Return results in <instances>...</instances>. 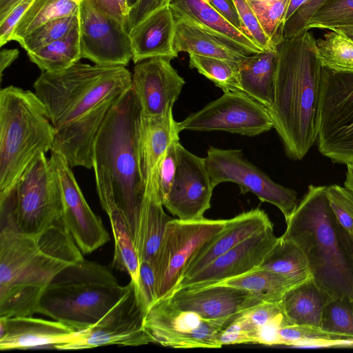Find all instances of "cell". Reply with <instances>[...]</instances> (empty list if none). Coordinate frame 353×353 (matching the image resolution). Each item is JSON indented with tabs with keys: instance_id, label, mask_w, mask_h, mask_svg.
<instances>
[{
	"instance_id": "obj_1",
	"label": "cell",
	"mask_w": 353,
	"mask_h": 353,
	"mask_svg": "<svg viewBox=\"0 0 353 353\" xmlns=\"http://www.w3.org/2000/svg\"><path fill=\"white\" fill-rule=\"evenodd\" d=\"M132 85L125 66L77 62L63 70L42 72L33 83L55 130L51 151L71 167L92 168L96 135L117 99Z\"/></svg>"
},
{
	"instance_id": "obj_2",
	"label": "cell",
	"mask_w": 353,
	"mask_h": 353,
	"mask_svg": "<svg viewBox=\"0 0 353 353\" xmlns=\"http://www.w3.org/2000/svg\"><path fill=\"white\" fill-rule=\"evenodd\" d=\"M14 196L15 185L0 192V317L32 316L54 276L83 259L63 219L37 234L21 232Z\"/></svg>"
},
{
	"instance_id": "obj_3",
	"label": "cell",
	"mask_w": 353,
	"mask_h": 353,
	"mask_svg": "<svg viewBox=\"0 0 353 353\" xmlns=\"http://www.w3.org/2000/svg\"><path fill=\"white\" fill-rule=\"evenodd\" d=\"M141 106L132 85L114 101L96 135L92 168L101 207L115 203L134 243L145 190L139 162Z\"/></svg>"
},
{
	"instance_id": "obj_4",
	"label": "cell",
	"mask_w": 353,
	"mask_h": 353,
	"mask_svg": "<svg viewBox=\"0 0 353 353\" xmlns=\"http://www.w3.org/2000/svg\"><path fill=\"white\" fill-rule=\"evenodd\" d=\"M274 101L268 109L287 155L302 159L317 139L322 65L309 30L276 46Z\"/></svg>"
},
{
	"instance_id": "obj_5",
	"label": "cell",
	"mask_w": 353,
	"mask_h": 353,
	"mask_svg": "<svg viewBox=\"0 0 353 353\" xmlns=\"http://www.w3.org/2000/svg\"><path fill=\"white\" fill-rule=\"evenodd\" d=\"M327 186L310 185L286 222L282 238L302 251L316 284L333 299L353 303L351 234L329 205Z\"/></svg>"
},
{
	"instance_id": "obj_6",
	"label": "cell",
	"mask_w": 353,
	"mask_h": 353,
	"mask_svg": "<svg viewBox=\"0 0 353 353\" xmlns=\"http://www.w3.org/2000/svg\"><path fill=\"white\" fill-rule=\"evenodd\" d=\"M125 289L107 267L83 259L54 276L41 296L37 313L81 331L97 323Z\"/></svg>"
},
{
	"instance_id": "obj_7",
	"label": "cell",
	"mask_w": 353,
	"mask_h": 353,
	"mask_svg": "<svg viewBox=\"0 0 353 353\" xmlns=\"http://www.w3.org/2000/svg\"><path fill=\"white\" fill-rule=\"evenodd\" d=\"M55 130L35 92L9 85L0 91V192L15 185L29 163L51 151Z\"/></svg>"
},
{
	"instance_id": "obj_8",
	"label": "cell",
	"mask_w": 353,
	"mask_h": 353,
	"mask_svg": "<svg viewBox=\"0 0 353 353\" xmlns=\"http://www.w3.org/2000/svg\"><path fill=\"white\" fill-rule=\"evenodd\" d=\"M316 141L333 161L353 162V72L322 67Z\"/></svg>"
},
{
	"instance_id": "obj_9",
	"label": "cell",
	"mask_w": 353,
	"mask_h": 353,
	"mask_svg": "<svg viewBox=\"0 0 353 353\" xmlns=\"http://www.w3.org/2000/svg\"><path fill=\"white\" fill-rule=\"evenodd\" d=\"M13 218L22 232H42L63 219V197L57 169L46 154L36 157L15 184Z\"/></svg>"
},
{
	"instance_id": "obj_10",
	"label": "cell",
	"mask_w": 353,
	"mask_h": 353,
	"mask_svg": "<svg viewBox=\"0 0 353 353\" xmlns=\"http://www.w3.org/2000/svg\"><path fill=\"white\" fill-rule=\"evenodd\" d=\"M228 219H171L166 225L159 247L151 261L157 299L170 297L184 270L199 250L226 227Z\"/></svg>"
},
{
	"instance_id": "obj_11",
	"label": "cell",
	"mask_w": 353,
	"mask_h": 353,
	"mask_svg": "<svg viewBox=\"0 0 353 353\" xmlns=\"http://www.w3.org/2000/svg\"><path fill=\"white\" fill-rule=\"evenodd\" d=\"M214 188L223 182L236 183L241 192H252L262 202L277 207L287 221L297 205V194L273 181L265 172L246 160L241 150L211 146L205 158Z\"/></svg>"
},
{
	"instance_id": "obj_12",
	"label": "cell",
	"mask_w": 353,
	"mask_h": 353,
	"mask_svg": "<svg viewBox=\"0 0 353 353\" xmlns=\"http://www.w3.org/2000/svg\"><path fill=\"white\" fill-rule=\"evenodd\" d=\"M176 127L179 132L224 131L254 137L274 128L268 108L242 91L223 92Z\"/></svg>"
},
{
	"instance_id": "obj_13",
	"label": "cell",
	"mask_w": 353,
	"mask_h": 353,
	"mask_svg": "<svg viewBox=\"0 0 353 353\" xmlns=\"http://www.w3.org/2000/svg\"><path fill=\"white\" fill-rule=\"evenodd\" d=\"M145 313L138 301L131 280L118 302L94 325L79 331L57 350H81L108 345L139 346L154 343L144 326Z\"/></svg>"
},
{
	"instance_id": "obj_14",
	"label": "cell",
	"mask_w": 353,
	"mask_h": 353,
	"mask_svg": "<svg viewBox=\"0 0 353 353\" xmlns=\"http://www.w3.org/2000/svg\"><path fill=\"white\" fill-rule=\"evenodd\" d=\"M144 326L154 343L173 348H220L225 328L181 309L170 297L157 299L145 315Z\"/></svg>"
},
{
	"instance_id": "obj_15",
	"label": "cell",
	"mask_w": 353,
	"mask_h": 353,
	"mask_svg": "<svg viewBox=\"0 0 353 353\" xmlns=\"http://www.w3.org/2000/svg\"><path fill=\"white\" fill-rule=\"evenodd\" d=\"M79 28L82 58L103 66H126L132 60L125 26L99 12L87 0L79 5Z\"/></svg>"
},
{
	"instance_id": "obj_16",
	"label": "cell",
	"mask_w": 353,
	"mask_h": 353,
	"mask_svg": "<svg viewBox=\"0 0 353 353\" xmlns=\"http://www.w3.org/2000/svg\"><path fill=\"white\" fill-rule=\"evenodd\" d=\"M50 152L61 184L64 223L81 252L90 254L110 240L109 234L85 201L66 160L61 154Z\"/></svg>"
},
{
	"instance_id": "obj_17",
	"label": "cell",
	"mask_w": 353,
	"mask_h": 353,
	"mask_svg": "<svg viewBox=\"0 0 353 353\" xmlns=\"http://www.w3.org/2000/svg\"><path fill=\"white\" fill-rule=\"evenodd\" d=\"M279 240L273 225L225 252L198 272L182 279L178 289H199L216 285L257 269Z\"/></svg>"
},
{
	"instance_id": "obj_18",
	"label": "cell",
	"mask_w": 353,
	"mask_h": 353,
	"mask_svg": "<svg viewBox=\"0 0 353 353\" xmlns=\"http://www.w3.org/2000/svg\"><path fill=\"white\" fill-rule=\"evenodd\" d=\"M179 164L170 190L162 201L163 205L181 220L203 217L210 208L212 186L205 158L187 150L179 143Z\"/></svg>"
},
{
	"instance_id": "obj_19",
	"label": "cell",
	"mask_w": 353,
	"mask_h": 353,
	"mask_svg": "<svg viewBox=\"0 0 353 353\" xmlns=\"http://www.w3.org/2000/svg\"><path fill=\"white\" fill-rule=\"evenodd\" d=\"M170 61L165 57H154L135 64L132 86L142 114L162 116L172 110L185 82Z\"/></svg>"
},
{
	"instance_id": "obj_20",
	"label": "cell",
	"mask_w": 353,
	"mask_h": 353,
	"mask_svg": "<svg viewBox=\"0 0 353 353\" xmlns=\"http://www.w3.org/2000/svg\"><path fill=\"white\" fill-rule=\"evenodd\" d=\"M182 310L226 327L245 310L263 303L249 291L225 285L178 289L170 296Z\"/></svg>"
},
{
	"instance_id": "obj_21",
	"label": "cell",
	"mask_w": 353,
	"mask_h": 353,
	"mask_svg": "<svg viewBox=\"0 0 353 353\" xmlns=\"http://www.w3.org/2000/svg\"><path fill=\"white\" fill-rule=\"evenodd\" d=\"M78 332L59 321L33 316L0 317V350L54 348L73 339Z\"/></svg>"
},
{
	"instance_id": "obj_22",
	"label": "cell",
	"mask_w": 353,
	"mask_h": 353,
	"mask_svg": "<svg viewBox=\"0 0 353 353\" xmlns=\"http://www.w3.org/2000/svg\"><path fill=\"white\" fill-rule=\"evenodd\" d=\"M272 225L268 214L259 208L229 219L225 228L201 247L190 260L181 279L198 272L245 239Z\"/></svg>"
},
{
	"instance_id": "obj_23",
	"label": "cell",
	"mask_w": 353,
	"mask_h": 353,
	"mask_svg": "<svg viewBox=\"0 0 353 353\" xmlns=\"http://www.w3.org/2000/svg\"><path fill=\"white\" fill-rule=\"evenodd\" d=\"M175 25L169 6L154 12L130 30L128 33L133 62L136 64L154 57L176 58Z\"/></svg>"
},
{
	"instance_id": "obj_24",
	"label": "cell",
	"mask_w": 353,
	"mask_h": 353,
	"mask_svg": "<svg viewBox=\"0 0 353 353\" xmlns=\"http://www.w3.org/2000/svg\"><path fill=\"white\" fill-rule=\"evenodd\" d=\"M174 16L188 19L247 55L263 51L248 36L231 24L206 0H171Z\"/></svg>"
},
{
	"instance_id": "obj_25",
	"label": "cell",
	"mask_w": 353,
	"mask_h": 353,
	"mask_svg": "<svg viewBox=\"0 0 353 353\" xmlns=\"http://www.w3.org/2000/svg\"><path fill=\"white\" fill-rule=\"evenodd\" d=\"M176 123L172 110L162 116H148L141 112L138 152L140 172L145 185L154 172L174 134L179 131Z\"/></svg>"
},
{
	"instance_id": "obj_26",
	"label": "cell",
	"mask_w": 353,
	"mask_h": 353,
	"mask_svg": "<svg viewBox=\"0 0 353 353\" xmlns=\"http://www.w3.org/2000/svg\"><path fill=\"white\" fill-rule=\"evenodd\" d=\"M157 169L145 185L139 230L134 241L139 262L147 261L151 263L159 247L166 225L172 219L163 208L157 185Z\"/></svg>"
},
{
	"instance_id": "obj_27",
	"label": "cell",
	"mask_w": 353,
	"mask_h": 353,
	"mask_svg": "<svg viewBox=\"0 0 353 353\" xmlns=\"http://www.w3.org/2000/svg\"><path fill=\"white\" fill-rule=\"evenodd\" d=\"M276 64V50H268L245 57L238 68L241 90L268 109L274 101Z\"/></svg>"
},
{
	"instance_id": "obj_28",
	"label": "cell",
	"mask_w": 353,
	"mask_h": 353,
	"mask_svg": "<svg viewBox=\"0 0 353 353\" xmlns=\"http://www.w3.org/2000/svg\"><path fill=\"white\" fill-rule=\"evenodd\" d=\"M175 18L174 46L176 51L240 63L248 56L225 43L193 21Z\"/></svg>"
},
{
	"instance_id": "obj_29",
	"label": "cell",
	"mask_w": 353,
	"mask_h": 353,
	"mask_svg": "<svg viewBox=\"0 0 353 353\" xmlns=\"http://www.w3.org/2000/svg\"><path fill=\"white\" fill-rule=\"evenodd\" d=\"M333 299L312 279L289 290L281 304L292 325L321 327L323 310Z\"/></svg>"
},
{
	"instance_id": "obj_30",
	"label": "cell",
	"mask_w": 353,
	"mask_h": 353,
	"mask_svg": "<svg viewBox=\"0 0 353 353\" xmlns=\"http://www.w3.org/2000/svg\"><path fill=\"white\" fill-rule=\"evenodd\" d=\"M283 314L281 302L261 303L250 307L221 331L220 344H256L259 331Z\"/></svg>"
},
{
	"instance_id": "obj_31",
	"label": "cell",
	"mask_w": 353,
	"mask_h": 353,
	"mask_svg": "<svg viewBox=\"0 0 353 353\" xmlns=\"http://www.w3.org/2000/svg\"><path fill=\"white\" fill-rule=\"evenodd\" d=\"M258 268L283 275L297 284L312 279L313 276L301 249L292 241L281 236L267 254Z\"/></svg>"
},
{
	"instance_id": "obj_32",
	"label": "cell",
	"mask_w": 353,
	"mask_h": 353,
	"mask_svg": "<svg viewBox=\"0 0 353 353\" xmlns=\"http://www.w3.org/2000/svg\"><path fill=\"white\" fill-rule=\"evenodd\" d=\"M218 284L246 290L263 303H280L289 290L299 285L283 275L260 268Z\"/></svg>"
},
{
	"instance_id": "obj_33",
	"label": "cell",
	"mask_w": 353,
	"mask_h": 353,
	"mask_svg": "<svg viewBox=\"0 0 353 353\" xmlns=\"http://www.w3.org/2000/svg\"><path fill=\"white\" fill-rule=\"evenodd\" d=\"M27 55L42 72H56L70 68L82 58L79 23L63 38Z\"/></svg>"
},
{
	"instance_id": "obj_34",
	"label": "cell",
	"mask_w": 353,
	"mask_h": 353,
	"mask_svg": "<svg viewBox=\"0 0 353 353\" xmlns=\"http://www.w3.org/2000/svg\"><path fill=\"white\" fill-rule=\"evenodd\" d=\"M79 5L70 0H35L17 23L12 41L19 42L44 23L75 14Z\"/></svg>"
},
{
	"instance_id": "obj_35",
	"label": "cell",
	"mask_w": 353,
	"mask_h": 353,
	"mask_svg": "<svg viewBox=\"0 0 353 353\" xmlns=\"http://www.w3.org/2000/svg\"><path fill=\"white\" fill-rule=\"evenodd\" d=\"M317 55L322 67L353 72V41L345 34L330 30L316 40Z\"/></svg>"
},
{
	"instance_id": "obj_36",
	"label": "cell",
	"mask_w": 353,
	"mask_h": 353,
	"mask_svg": "<svg viewBox=\"0 0 353 353\" xmlns=\"http://www.w3.org/2000/svg\"><path fill=\"white\" fill-rule=\"evenodd\" d=\"M189 65L223 92L242 91L238 77V62L189 54Z\"/></svg>"
},
{
	"instance_id": "obj_37",
	"label": "cell",
	"mask_w": 353,
	"mask_h": 353,
	"mask_svg": "<svg viewBox=\"0 0 353 353\" xmlns=\"http://www.w3.org/2000/svg\"><path fill=\"white\" fill-rule=\"evenodd\" d=\"M353 26V0H325L308 21L312 28L328 29Z\"/></svg>"
},
{
	"instance_id": "obj_38",
	"label": "cell",
	"mask_w": 353,
	"mask_h": 353,
	"mask_svg": "<svg viewBox=\"0 0 353 353\" xmlns=\"http://www.w3.org/2000/svg\"><path fill=\"white\" fill-rule=\"evenodd\" d=\"M79 23V10L75 14L50 21L34 30L18 43L27 52L39 50L68 34Z\"/></svg>"
},
{
	"instance_id": "obj_39",
	"label": "cell",
	"mask_w": 353,
	"mask_h": 353,
	"mask_svg": "<svg viewBox=\"0 0 353 353\" xmlns=\"http://www.w3.org/2000/svg\"><path fill=\"white\" fill-rule=\"evenodd\" d=\"M290 0H274L264 3H250L265 34L276 46L283 41V28Z\"/></svg>"
},
{
	"instance_id": "obj_40",
	"label": "cell",
	"mask_w": 353,
	"mask_h": 353,
	"mask_svg": "<svg viewBox=\"0 0 353 353\" xmlns=\"http://www.w3.org/2000/svg\"><path fill=\"white\" fill-rule=\"evenodd\" d=\"M321 327L341 339H353V303L333 299L323 310Z\"/></svg>"
},
{
	"instance_id": "obj_41",
	"label": "cell",
	"mask_w": 353,
	"mask_h": 353,
	"mask_svg": "<svg viewBox=\"0 0 353 353\" xmlns=\"http://www.w3.org/2000/svg\"><path fill=\"white\" fill-rule=\"evenodd\" d=\"M179 135V132H176L157 165V181L162 201L168 196L177 171Z\"/></svg>"
},
{
	"instance_id": "obj_42",
	"label": "cell",
	"mask_w": 353,
	"mask_h": 353,
	"mask_svg": "<svg viewBox=\"0 0 353 353\" xmlns=\"http://www.w3.org/2000/svg\"><path fill=\"white\" fill-rule=\"evenodd\" d=\"M329 205L340 225L353 234V193L338 185L327 186Z\"/></svg>"
},
{
	"instance_id": "obj_43",
	"label": "cell",
	"mask_w": 353,
	"mask_h": 353,
	"mask_svg": "<svg viewBox=\"0 0 353 353\" xmlns=\"http://www.w3.org/2000/svg\"><path fill=\"white\" fill-rule=\"evenodd\" d=\"M244 33L263 50H276L262 29L248 0H232Z\"/></svg>"
},
{
	"instance_id": "obj_44",
	"label": "cell",
	"mask_w": 353,
	"mask_h": 353,
	"mask_svg": "<svg viewBox=\"0 0 353 353\" xmlns=\"http://www.w3.org/2000/svg\"><path fill=\"white\" fill-rule=\"evenodd\" d=\"M135 290L138 301L146 313L150 306L157 300L155 276L150 261L140 262Z\"/></svg>"
},
{
	"instance_id": "obj_45",
	"label": "cell",
	"mask_w": 353,
	"mask_h": 353,
	"mask_svg": "<svg viewBox=\"0 0 353 353\" xmlns=\"http://www.w3.org/2000/svg\"><path fill=\"white\" fill-rule=\"evenodd\" d=\"M325 0H309L287 21L283 28V40L293 38L306 32V26Z\"/></svg>"
},
{
	"instance_id": "obj_46",
	"label": "cell",
	"mask_w": 353,
	"mask_h": 353,
	"mask_svg": "<svg viewBox=\"0 0 353 353\" xmlns=\"http://www.w3.org/2000/svg\"><path fill=\"white\" fill-rule=\"evenodd\" d=\"M170 2L171 0H134L126 16L125 27L128 32L154 12L169 6Z\"/></svg>"
},
{
	"instance_id": "obj_47",
	"label": "cell",
	"mask_w": 353,
	"mask_h": 353,
	"mask_svg": "<svg viewBox=\"0 0 353 353\" xmlns=\"http://www.w3.org/2000/svg\"><path fill=\"white\" fill-rule=\"evenodd\" d=\"M35 0H20L0 21V46L12 41L13 32L21 19Z\"/></svg>"
},
{
	"instance_id": "obj_48",
	"label": "cell",
	"mask_w": 353,
	"mask_h": 353,
	"mask_svg": "<svg viewBox=\"0 0 353 353\" xmlns=\"http://www.w3.org/2000/svg\"><path fill=\"white\" fill-rule=\"evenodd\" d=\"M206 1L231 24L244 33L241 20L232 0Z\"/></svg>"
},
{
	"instance_id": "obj_49",
	"label": "cell",
	"mask_w": 353,
	"mask_h": 353,
	"mask_svg": "<svg viewBox=\"0 0 353 353\" xmlns=\"http://www.w3.org/2000/svg\"><path fill=\"white\" fill-rule=\"evenodd\" d=\"M87 1L99 12L114 19L125 26V17L123 14L117 0Z\"/></svg>"
},
{
	"instance_id": "obj_50",
	"label": "cell",
	"mask_w": 353,
	"mask_h": 353,
	"mask_svg": "<svg viewBox=\"0 0 353 353\" xmlns=\"http://www.w3.org/2000/svg\"><path fill=\"white\" fill-rule=\"evenodd\" d=\"M18 49H3L0 52V75L2 79L3 71L8 68L19 57Z\"/></svg>"
},
{
	"instance_id": "obj_51",
	"label": "cell",
	"mask_w": 353,
	"mask_h": 353,
	"mask_svg": "<svg viewBox=\"0 0 353 353\" xmlns=\"http://www.w3.org/2000/svg\"><path fill=\"white\" fill-rule=\"evenodd\" d=\"M20 0H0V21L3 20L10 10Z\"/></svg>"
},
{
	"instance_id": "obj_52",
	"label": "cell",
	"mask_w": 353,
	"mask_h": 353,
	"mask_svg": "<svg viewBox=\"0 0 353 353\" xmlns=\"http://www.w3.org/2000/svg\"><path fill=\"white\" fill-rule=\"evenodd\" d=\"M308 1L309 0H290L286 13L285 21Z\"/></svg>"
},
{
	"instance_id": "obj_53",
	"label": "cell",
	"mask_w": 353,
	"mask_h": 353,
	"mask_svg": "<svg viewBox=\"0 0 353 353\" xmlns=\"http://www.w3.org/2000/svg\"><path fill=\"white\" fill-rule=\"evenodd\" d=\"M347 171L346 179L344 182V188L353 193V162L346 164Z\"/></svg>"
},
{
	"instance_id": "obj_54",
	"label": "cell",
	"mask_w": 353,
	"mask_h": 353,
	"mask_svg": "<svg viewBox=\"0 0 353 353\" xmlns=\"http://www.w3.org/2000/svg\"><path fill=\"white\" fill-rule=\"evenodd\" d=\"M332 30L340 32L353 41V26L336 28Z\"/></svg>"
},
{
	"instance_id": "obj_55",
	"label": "cell",
	"mask_w": 353,
	"mask_h": 353,
	"mask_svg": "<svg viewBox=\"0 0 353 353\" xmlns=\"http://www.w3.org/2000/svg\"><path fill=\"white\" fill-rule=\"evenodd\" d=\"M117 1L121 7L123 14L124 15V17H125V19H126V16L128 14V10L130 8V3L128 2V0H117Z\"/></svg>"
},
{
	"instance_id": "obj_56",
	"label": "cell",
	"mask_w": 353,
	"mask_h": 353,
	"mask_svg": "<svg viewBox=\"0 0 353 353\" xmlns=\"http://www.w3.org/2000/svg\"><path fill=\"white\" fill-rule=\"evenodd\" d=\"M274 0H248L250 3H264L272 1Z\"/></svg>"
},
{
	"instance_id": "obj_57",
	"label": "cell",
	"mask_w": 353,
	"mask_h": 353,
	"mask_svg": "<svg viewBox=\"0 0 353 353\" xmlns=\"http://www.w3.org/2000/svg\"><path fill=\"white\" fill-rule=\"evenodd\" d=\"M351 242H352V266H353V234H351Z\"/></svg>"
},
{
	"instance_id": "obj_58",
	"label": "cell",
	"mask_w": 353,
	"mask_h": 353,
	"mask_svg": "<svg viewBox=\"0 0 353 353\" xmlns=\"http://www.w3.org/2000/svg\"><path fill=\"white\" fill-rule=\"evenodd\" d=\"M74 3H75L77 5H79V3H81V0H70Z\"/></svg>"
},
{
	"instance_id": "obj_59",
	"label": "cell",
	"mask_w": 353,
	"mask_h": 353,
	"mask_svg": "<svg viewBox=\"0 0 353 353\" xmlns=\"http://www.w3.org/2000/svg\"><path fill=\"white\" fill-rule=\"evenodd\" d=\"M131 0H130V2Z\"/></svg>"
}]
</instances>
